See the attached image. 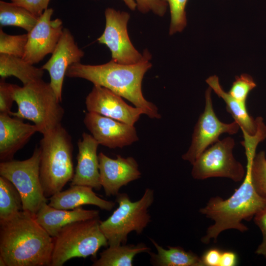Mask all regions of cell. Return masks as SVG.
<instances>
[{
  "mask_svg": "<svg viewBox=\"0 0 266 266\" xmlns=\"http://www.w3.org/2000/svg\"><path fill=\"white\" fill-rule=\"evenodd\" d=\"M138 63L125 65L111 60L102 65H84L80 63L71 65L66 73L69 78H79L94 85L104 87L124 98L135 107L140 108L148 117L160 119L157 107L146 100L142 92V82L145 73L152 66V56L145 49Z\"/></svg>",
  "mask_w": 266,
  "mask_h": 266,
  "instance_id": "6da1fadb",
  "label": "cell"
},
{
  "mask_svg": "<svg viewBox=\"0 0 266 266\" xmlns=\"http://www.w3.org/2000/svg\"><path fill=\"white\" fill-rule=\"evenodd\" d=\"M54 240L29 213L0 220V256L6 266H50Z\"/></svg>",
  "mask_w": 266,
  "mask_h": 266,
  "instance_id": "7a4b0ae2",
  "label": "cell"
},
{
  "mask_svg": "<svg viewBox=\"0 0 266 266\" xmlns=\"http://www.w3.org/2000/svg\"><path fill=\"white\" fill-rule=\"evenodd\" d=\"M266 205V198L256 191L251 173L246 172L243 182L231 197L227 200L212 197L206 206L200 209V213L214 221L201 238V242L207 244L212 238L216 242L219 234L226 230L247 231L248 228L241 221L250 220Z\"/></svg>",
  "mask_w": 266,
  "mask_h": 266,
  "instance_id": "3957f363",
  "label": "cell"
},
{
  "mask_svg": "<svg viewBox=\"0 0 266 266\" xmlns=\"http://www.w3.org/2000/svg\"><path fill=\"white\" fill-rule=\"evenodd\" d=\"M40 180L46 198L62 191L74 175L71 137L61 124L40 141Z\"/></svg>",
  "mask_w": 266,
  "mask_h": 266,
  "instance_id": "277c9868",
  "label": "cell"
},
{
  "mask_svg": "<svg viewBox=\"0 0 266 266\" xmlns=\"http://www.w3.org/2000/svg\"><path fill=\"white\" fill-rule=\"evenodd\" d=\"M14 99L18 110L11 116L32 121L42 135L61 124L64 109L50 83L42 79L22 87L14 84Z\"/></svg>",
  "mask_w": 266,
  "mask_h": 266,
  "instance_id": "5b68a950",
  "label": "cell"
},
{
  "mask_svg": "<svg viewBox=\"0 0 266 266\" xmlns=\"http://www.w3.org/2000/svg\"><path fill=\"white\" fill-rule=\"evenodd\" d=\"M154 200V190L147 188L140 199L132 201L126 193H118V208L106 220L100 221V229L108 246L125 244L132 232L141 234L151 221L148 209Z\"/></svg>",
  "mask_w": 266,
  "mask_h": 266,
  "instance_id": "8992f818",
  "label": "cell"
},
{
  "mask_svg": "<svg viewBox=\"0 0 266 266\" xmlns=\"http://www.w3.org/2000/svg\"><path fill=\"white\" fill-rule=\"evenodd\" d=\"M99 218L81 221L64 227L53 237L50 266H62L74 258H96L101 247L108 245Z\"/></svg>",
  "mask_w": 266,
  "mask_h": 266,
  "instance_id": "52a82bcc",
  "label": "cell"
},
{
  "mask_svg": "<svg viewBox=\"0 0 266 266\" xmlns=\"http://www.w3.org/2000/svg\"><path fill=\"white\" fill-rule=\"evenodd\" d=\"M40 149L35 147L32 156L23 160L1 162L0 175L8 179L20 194L23 210L33 217L47 203L40 180Z\"/></svg>",
  "mask_w": 266,
  "mask_h": 266,
  "instance_id": "ba28073f",
  "label": "cell"
},
{
  "mask_svg": "<svg viewBox=\"0 0 266 266\" xmlns=\"http://www.w3.org/2000/svg\"><path fill=\"white\" fill-rule=\"evenodd\" d=\"M234 146V139L228 136L208 147L192 164V177L198 180L226 177L236 182L241 181L246 171L233 156Z\"/></svg>",
  "mask_w": 266,
  "mask_h": 266,
  "instance_id": "9c48e42d",
  "label": "cell"
},
{
  "mask_svg": "<svg viewBox=\"0 0 266 266\" xmlns=\"http://www.w3.org/2000/svg\"><path fill=\"white\" fill-rule=\"evenodd\" d=\"M210 87L205 92V106L194 127L190 146L182 158L192 165L209 146L219 139L223 133L234 134L240 128L235 121L230 123L221 121L216 116L211 98Z\"/></svg>",
  "mask_w": 266,
  "mask_h": 266,
  "instance_id": "30bf717a",
  "label": "cell"
},
{
  "mask_svg": "<svg viewBox=\"0 0 266 266\" xmlns=\"http://www.w3.org/2000/svg\"><path fill=\"white\" fill-rule=\"evenodd\" d=\"M104 15L105 29L97 40L110 49L112 60L125 65L134 64L140 61L143 55L133 46L128 33L130 14L108 7L105 10Z\"/></svg>",
  "mask_w": 266,
  "mask_h": 266,
  "instance_id": "8fae6325",
  "label": "cell"
},
{
  "mask_svg": "<svg viewBox=\"0 0 266 266\" xmlns=\"http://www.w3.org/2000/svg\"><path fill=\"white\" fill-rule=\"evenodd\" d=\"M53 12L52 8L44 10L34 27L28 33V42L22 58L32 65L53 53L63 33L62 21L59 18L51 19Z\"/></svg>",
  "mask_w": 266,
  "mask_h": 266,
  "instance_id": "7c38bea8",
  "label": "cell"
},
{
  "mask_svg": "<svg viewBox=\"0 0 266 266\" xmlns=\"http://www.w3.org/2000/svg\"><path fill=\"white\" fill-rule=\"evenodd\" d=\"M83 122L99 144L110 149L122 148L138 140L134 126L111 118L88 112Z\"/></svg>",
  "mask_w": 266,
  "mask_h": 266,
  "instance_id": "4fadbf2b",
  "label": "cell"
},
{
  "mask_svg": "<svg viewBox=\"0 0 266 266\" xmlns=\"http://www.w3.org/2000/svg\"><path fill=\"white\" fill-rule=\"evenodd\" d=\"M88 112H94L133 126L144 114L142 109L128 104L122 97L100 85H94L85 99Z\"/></svg>",
  "mask_w": 266,
  "mask_h": 266,
  "instance_id": "5bb4252c",
  "label": "cell"
},
{
  "mask_svg": "<svg viewBox=\"0 0 266 266\" xmlns=\"http://www.w3.org/2000/svg\"><path fill=\"white\" fill-rule=\"evenodd\" d=\"M84 52L75 42L70 31L64 28L63 33L52 56L41 68L50 75V84L58 100L62 101V87L67 69L71 65L80 63Z\"/></svg>",
  "mask_w": 266,
  "mask_h": 266,
  "instance_id": "9a60e30c",
  "label": "cell"
},
{
  "mask_svg": "<svg viewBox=\"0 0 266 266\" xmlns=\"http://www.w3.org/2000/svg\"><path fill=\"white\" fill-rule=\"evenodd\" d=\"M116 157L111 159L102 152L98 155L100 182L107 196L117 195L122 187L141 177L138 165L133 157Z\"/></svg>",
  "mask_w": 266,
  "mask_h": 266,
  "instance_id": "2e32d148",
  "label": "cell"
},
{
  "mask_svg": "<svg viewBox=\"0 0 266 266\" xmlns=\"http://www.w3.org/2000/svg\"><path fill=\"white\" fill-rule=\"evenodd\" d=\"M82 138L77 142V164L71 186H87L100 190L102 187L97 155L100 144L91 134L86 133H83Z\"/></svg>",
  "mask_w": 266,
  "mask_h": 266,
  "instance_id": "e0dca14e",
  "label": "cell"
},
{
  "mask_svg": "<svg viewBox=\"0 0 266 266\" xmlns=\"http://www.w3.org/2000/svg\"><path fill=\"white\" fill-rule=\"evenodd\" d=\"M36 132L35 125L25 123L20 118L0 113V159L12 160L14 154L23 147Z\"/></svg>",
  "mask_w": 266,
  "mask_h": 266,
  "instance_id": "ac0fdd59",
  "label": "cell"
},
{
  "mask_svg": "<svg viewBox=\"0 0 266 266\" xmlns=\"http://www.w3.org/2000/svg\"><path fill=\"white\" fill-rule=\"evenodd\" d=\"M34 217L36 221L53 238L64 227L67 225L99 218V211L84 209L81 206L71 210L60 209L45 203L41 206Z\"/></svg>",
  "mask_w": 266,
  "mask_h": 266,
  "instance_id": "d6986e66",
  "label": "cell"
},
{
  "mask_svg": "<svg viewBox=\"0 0 266 266\" xmlns=\"http://www.w3.org/2000/svg\"><path fill=\"white\" fill-rule=\"evenodd\" d=\"M92 187L84 185H71L68 189L60 191L49 198V205L53 207L72 210L83 205H93L110 211L115 202L102 199L93 191Z\"/></svg>",
  "mask_w": 266,
  "mask_h": 266,
  "instance_id": "ffe728a7",
  "label": "cell"
},
{
  "mask_svg": "<svg viewBox=\"0 0 266 266\" xmlns=\"http://www.w3.org/2000/svg\"><path fill=\"white\" fill-rule=\"evenodd\" d=\"M205 82L212 90L225 102L227 111L232 115L234 121L238 123L241 131L250 135L254 134L257 131V123L248 113L246 103L236 100L228 92L225 91L217 75L209 76Z\"/></svg>",
  "mask_w": 266,
  "mask_h": 266,
  "instance_id": "44dd1931",
  "label": "cell"
},
{
  "mask_svg": "<svg viewBox=\"0 0 266 266\" xmlns=\"http://www.w3.org/2000/svg\"><path fill=\"white\" fill-rule=\"evenodd\" d=\"M157 253L149 252L150 262L156 266H204L201 258L181 247L167 246L164 249L153 239L149 238Z\"/></svg>",
  "mask_w": 266,
  "mask_h": 266,
  "instance_id": "7402d4cb",
  "label": "cell"
},
{
  "mask_svg": "<svg viewBox=\"0 0 266 266\" xmlns=\"http://www.w3.org/2000/svg\"><path fill=\"white\" fill-rule=\"evenodd\" d=\"M22 58L0 54V75L1 78L14 76L19 79L23 85L42 79L44 70L36 67Z\"/></svg>",
  "mask_w": 266,
  "mask_h": 266,
  "instance_id": "603a6c76",
  "label": "cell"
},
{
  "mask_svg": "<svg viewBox=\"0 0 266 266\" xmlns=\"http://www.w3.org/2000/svg\"><path fill=\"white\" fill-rule=\"evenodd\" d=\"M150 248L144 243L136 245L122 244L109 246L100 253V257L96 260L93 266H132L134 257L141 253H149Z\"/></svg>",
  "mask_w": 266,
  "mask_h": 266,
  "instance_id": "cb8c5ba5",
  "label": "cell"
},
{
  "mask_svg": "<svg viewBox=\"0 0 266 266\" xmlns=\"http://www.w3.org/2000/svg\"><path fill=\"white\" fill-rule=\"evenodd\" d=\"M38 20V17L22 6L12 2L0 1L1 26L18 27L28 33L34 27Z\"/></svg>",
  "mask_w": 266,
  "mask_h": 266,
  "instance_id": "d4e9b609",
  "label": "cell"
},
{
  "mask_svg": "<svg viewBox=\"0 0 266 266\" xmlns=\"http://www.w3.org/2000/svg\"><path fill=\"white\" fill-rule=\"evenodd\" d=\"M23 210L20 193L8 179L0 176V220L9 219Z\"/></svg>",
  "mask_w": 266,
  "mask_h": 266,
  "instance_id": "484cf974",
  "label": "cell"
},
{
  "mask_svg": "<svg viewBox=\"0 0 266 266\" xmlns=\"http://www.w3.org/2000/svg\"><path fill=\"white\" fill-rule=\"evenodd\" d=\"M28 39L27 33L10 35L0 30V54L23 58Z\"/></svg>",
  "mask_w": 266,
  "mask_h": 266,
  "instance_id": "4316f807",
  "label": "cell"
},
{
  "mask_svg": "<svg viewBox=\"0 0 266 266\" xmlns=\"http://www.w3.org/2000/svg\"><path fill=\"white\" fill-rule=\"evenodd\" d=\"M251 179L257 192L266 198V157L264 151L255 156L251 168Z\"/></svg>",
  "mask_w": 266,
  "mask_h": 266,
  "instance_id": "83f0119b",
  "label": "cell"
},
{
  "mask_svg": "<svg viewBox=\"0 0 266 266\" xmlns=\"http://www.w3.org/2000/svg\"><path fill=\"white\" fill-rule=\"evenodd\" d=\"M169 7L170 24L169 34L182 32L187 25L186 6L188 0H162Z\"/></svg>",
  "mask_w": 266,
  "mask_h": 266,
  "instance_id": "f1b7e54d",
  "label": "cell"
},
{
  "mask_svg": "<svg viewBox=\"0 0 266 266\" xmlns=\"http://www.w3.org/2000/svg\"><path fill=\"white\" fill-rule=\"evenodd\" d=\"M256 87L253 78L248 74L242 73L235 76L228 93L236 100L246 103L249 93Z\"/></svg>",
  "mask_w": 266,
  "mask_h": 266,
  "instance_id": "f546056e",
  "label": "cell"
},
{
  "mask_svg": "<svg viewBox=\"0 0 266 266\" xmlns=\"http://www.w3.org/2000/svg\"><path fill=\"white\" fill-rule=\"evenodd\" d=\"M14 84L5 81L1 78L0 81V113L12 115L11 111L14 99Z\"/></svg>",
  "mask_w": 266,
  "mask_h": 266,
  "instance_id": "4dcf8cb0",
  "label": "cell"
},
{
  "mask_svg": "<svg viewBox=\"0 0 266 266\" xmlns=\"http://www.w3.org/2000/svg\"><path fill=\"white\" fill-rule=\"evenodd\" d=\"M137 9L142 13L153 12L159 16H163L167 9V3L162 0H134Z\"/></svg>",
  "mask_w": 266,
  "mask_h": 266,
  "instance_id": "1f68e13d",
  "label": "cell"
},
{
  "mask_svg": "<svg viewBox=\"0 0 266 266\" xmlns=\"http://www.w3.org/2000/svg\"><path fill=\"white\" fill-rule=\"evenodd\" d=\"M10 1L26 8L39 18L44 10L48 8V6L50 0H10Z\"/></svg>",
  "mask_w": 266,
  "mask_h": 266,
  "instance_id": "d6a6232c",
  "label": "cell"
},
{
  "mask_svg": "<svg viewBox=\"0 0 266 266\" xmlns=\"http://www.w3.org/2000/svg\"><path fill=\"white\" fill-rule=\"evenodd\" d=\"M254 217V222L259 227L263 235L262 242L258 247L255 253L263 256L266 259V205Z\"/></svg>",
  "mask_w": 266,
  "mask_h": 266,
  "instance_id": "836d02e7",
  "label": "cell"
},
{
  "mask_svg": "<svg viewBox=\"0 0 266 266\" xmlns=\"http://www.w3.org/2000/svg\"><path fill=\"white\" fill-rule=\"evenodd\" d=\"M222 252L217 248H212L207 251L202 256L204 266H219Z\"/></svg>",
  "mask_w": 266,
  "mask_h": 266,
  "instance_id": "e575fe53",
  "label": "cell"
},
{
  "mask_svg": "<svg viewBox=\"0 0 266 266\" xmlns=\"http://www.w3.org/2000/svg\"><path fill=\"white\" fill-rule=\"evenodd\" d=\"M237 264L236 254L231 251L222 252L219 266H234Z\"/></svg>",
  "mask_w": 266,
  "mask_h": 266,
  "instance_id": "d590c367",
  "label": "cell"
},
{
  "mask_svg": "<svg viewBox=\"0 0 266 266\" xmlns=\"http://www.w3.org/2000/svg\"><path fill=\"white\" fill-rule=\"evenodd\" d=\"M131 10H135L136 8V3L134 0H122Z\"/></svg>",
  "mask_w": 266,
  "mask_h": 266,
  "instance_id": "8d00e7d4",
  "label": "cell"
},
{
  "mask_svg": "<svg viewBox=\"0 0 266 266\" xmlns=\"http://www.w3.org/2000/svg\"><path fill=\"white\" fill-rule=\"evenodd\" d=\"M0 266H6V263L4 259L0 256Z\"/></svg>",
  "mask_w": 266,
  "mask_h": 266,
  "instance_id": "74e56055",
  "label": "cell"
}]
</instances>
